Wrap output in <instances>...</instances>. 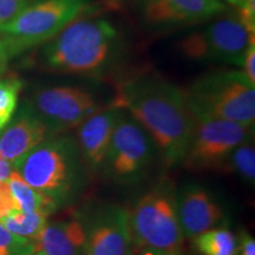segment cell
Segmentation results:
<instances>
[{"label":"cell","mask_w":255,"mask_h":255,"mask_svg":"<svg viewBox=\"0 0 255 255\" xmlns=\"http://www.w3.org/2000/svg\"><path fill=\"white\" fill-rule=\"evenodd\" d=\"M9 210H15L12 201L11 193L7 181L6 182H0V218L7 214Z\"/></svg>","instance_id":"26"},{"label":"cell","mask_w":255,"mask_h":255,"mask_svg":"<svg viewBox=\"0 0 255 255\" xmlns=\"http://www.w3.org/2000/svg\"><path fill=\"white\" fill-rule=\"evenodd\" d=\"M135 251L157 255L182 252L183 234L177 213V187L163 178L129 210Z\"/></svg>","instance_id":"4"},{"label":"cell","mask_w":255,"mask_h":255,"mask_svg":"<svg viewBox=\"0 0 255 255\" xmlns=\"http://www.w3.org/2000/svg\"><path fill=\"white\" fill-rule=\"evenodd\" d=\"M132 255H157V254H154V253H149V252H139V253L137 254L136 252H135V253H133Z\"/></svg>","instance_id":"31"},{"label":"cell","mask_w":255,"mask_h":255,"mask_svg":"<svg viewBox=\"0 0 255 255\" xmlns=\"http://www.w3.org/2000/svg\"><path fill=\"white\" fill-rule=\"evenodd\" d=\"M193 240L202 255H239V239L227 227L210 229Z\"/></svg>","instance_id":"18"},{"label":"cell","mask_w":255,"mask_h":255,"mask_svg":"<svg viewBox=\"0 0 255 255\" xmlns=\"http://www.w3.org/2000/svg\"><path fill=\"white\" fill-rule=\"evenodd\" d=\"M7 183L15 210L25 213H43L50 216L58 209V206L52 200L28 186L15 170L9 175Z\"/></svg>","instance_id":"17"},{"label":"cell","mask_w":255,"mask_h":255,"mask_svg":"<svg viewBox=\"0 0 255 255\" xmlns=\"http://www.w3.org/2000/svg\"><path fill=\"white\" fill-rule=\"evenodd\" d=\"M177 255H184V254H182V253H180V254H177Z\"/></svg>","instance_id":"34"},{"label":"cell","mask_w":255,"mask_h":255,"mask_svg":"<svg viewBox=\"0 0 255 255\" xmlns=\"http://www.w3.org/2000/svg\"><path fill=\"white\" fill-rule=\"evenodd\" d=\"M13 170V164L0 156V182H6Z\"/></svg>","instance_id":"29"},{"label":"cell","mask_w":255,"mask_h":255,"mask_svg":"<svg viewBox=\"0 0 255 255\" xmlns=\"http://www.w3.org/2000/svg\"><path fill=\"white\" fill-rule=\"evenodd\" d=\"M111 105L141 124L163 168L181 167L195 126L184 90L161 76L145 73L117 84Z\"/></svg>","instance_id":"1"},{"label":"cell","mask_w":255,"mask_h":255,"mask_svg":"<svg viewBox=\"0 0 255 255\" xmlns=\"http://www.w3.org/2000/svg\"><path fill=\"white\" fill-rule=\"evenodd\" d=\"M155 158L157 151L150 136L123 110L111 137L102 174L120 186H132L146 176Z\"/></svg>","instance_id":"7"},{"label":"cell","mask_w":255,"mask_h":255,"mask_svg":"<svg viewBox=\"0 0 255 255\" xmlns=\"http://www.w3.org/2000/svg\"><path fill=\"white\" fill-rule=\"evenodd\" d=\"M27 103L53 135L76 129L91 115L110 105L97 90L84 85L43 88Z\"/></svg>","instance_id":"9"},{"label":"cell","mask_w":255,"mask_h":255,"mask_svg":"<svg viewBox=\"0 0 255 255\" xmlns=\"http://www.w3.org/2000/svg\"><path fill=\"white\" fill-rule=\"evenodd\" d=\"M223 1H225L226 4H229V5L234 6V7L238 9V8L242 7V6L246 4L248 0H223Z\"/></svg>","instance_id":"30"},{"label":"cell","mask_w":255,"mask_h":255,"mask_svg":"<svg viewBox=\"0 0 255 255\" xmlns=\"http://www.w3.org/2000/svg\"><path fill=\"white\" fill-rule=\"evenodd\" d=\"M36 251V241L18 237L0 223V255H30Z\"/></svg>","instance_id":"22"},{"label":"cell","mask_w":255,"mask_h":255,"mask_svg":"<svg viewBox=\"0 0 255 255\" xmlns=\"http://www.w3.org/2000/svg\"><path fill=\"white\" fill-rule=\"evenodd\" d=\"M55 136L34 110L21 105L0 135V156L14 164L49 137Z\"/></svg>","instance_id":"15"},{"label":"cell","mask_w":255,"mask_h":255,"mask_svg":"<svg viewBox=\"0 0 255 255\" xmlns=\"http://www.w3.org/2000/svg\"><path fill=\"white\" fill-rule=\"evenodd\" d=\"M226 12V11H225ZM216 15L205 27L190 32L178 43L186 58L219 62L240 66L245 53L254 41L237 12Z\"/></svg>","instance_id":"8"},{"label":"cell","mask_w":255,"mask_h":255,"mask_svg":"<svg viewBox=\"0 0 255 255\" xmlns=\"http://www.w3.org/2000/svg\"><path fill=\"white\" fill-rule=\"evenodd\" d=\"M30 255H45V254H44L43 253V252H40V251H36V252H33V253H31Z\"/></svg>","instance_id":"32"},{"label":"cell","mask_w":255,"mask_h":255,"mask_svg":"<svg viewBox=\"0 0 255 255\" xmlns=\"http://www.w3.org/2000/svg\"><path fill=\"white\" fill-rule=\"evenodd\" d=\"M33 189L60 207L81 199L90 180L75 136L59 133L45 139L13 164Z\"/></svg>","instance_id":"3"},{"label":"cell","mask_w":255,"mask_h":255,"mask_svg":"<svg viewBox=\"0 0 255 255\" xmlns=\"http://www.w3.org/2000/svg\"><path fill=\"white\" fill-rule=\"evenodd\" d=\"M242 73L246 76V78L252 84L255 85V44L254 41L248 46V49L245 53L244 60L241 64Z\"/></svg>","instance_id":"25"},{"label":"cell","mask_w":255,"mask_h":255,"mask_svg":"<svg viewBox=\"0 0 255 255\" xmlns=\"http://www.w3.org/2000/svg\"><path fill=\"white\" fill-rule=\"evenodd\" d=\"M11 59H12V56H11V52H9L8 47L6 46L4 40L0 38V76L6 71L8 62Z\"/></svg>","instance_id":"28"},{"label":"cell","mask_w":255,"mask_h":255,"mask_svg":"<svg viewBox=\"0 0 255 255\" xmlns=\"http://www.w3.org/2000/svg\"><path fill=\"white\" fill-rule=\"evenodd\" d=\"M239 18L252 34L255 32V0H248L242 7L237 9Z\"/></svg>","instance_id":"24"},{"label":"cell","mask_w":255,"mask_h":255,"mask_svg":"<svg viewBox=\"0 0 255 255\" xmlns=\"http://www.w3.org/2000/svg\"><path fill=\"white\" fill-rule=\"evenodd\" d=\"M47 216L43 213H25L20 210H9L0 218V223L18 237L34 240L47 225Z\"/></svg>","instance_id":"19"},{"label":"cell","mask_w":255,"mask_h":255,"mask_svg":"<svg viewBox=\"0 0 255 255\" xmlns=\"http://www.w3.org/2000/svg\"><path fill=\"white\" fill-rule=\"evenodd\" d=\"M139 23L151 32L195 26L223 13V0H131Z\"/></svg>","instance_id":"11"},{"label":"cell","mask_w":255,"mask_h":255,"mask_svg":"<svg viewBox=\"0 0 255 255\" xmlns=\"http://www.w3.org/2000/svg\"><path fill=\"white\" fill-rule=\"evenodd\" d=\"M122 114V109L110 104L76 128L75 139L90 176L102 173L111 137Z\"/></svg>","instance_id":"14"},{"label":"cell","mask_w":255,"mask_h":255,"mask_svg":"<svg viewBox=\"0 0 255 255\" xmlns=\"http://www.w3.org/2000/svg\"><path fill=\"white\" fill-rule=\"evenodd\" d=\"M127 40L116 25L103 17H79L43 44L41 65L75 77H109L123 63Z\"/></svg>","instance_id":"2"},{"label":"cell","mask_w":255,"mask_h":255,"mask_svg":"<svg viewBox=\"0 0 255 255\" xmlns=\"http://www.w3.org/2000/svg\"><path fill=\"white\" fill-rule=\"evenodd\" d=\"M21 88L23 83L19 79H0V129H4L13 117Z\"/></svg>","instance_id":"21"},{"label":"cell","mask_w":255,"mask_h":255,"mask_svg":"<svg viewBox=\"0 0 255 255\" xmlns=\"http://www.w3.org/2000/svg\"><path fill=\"white\" fill-rule=\"evenodd\" d=\"M177 213L184 239H195L210 229L226 227L228 216L212 190L197 182L177 188Z\"/></svg>","instance_id":"13"},{"label":"cell","mask_w":255,"mask_h":255,"mask_svg":"<svg viewBox=\"0 0 255 255\" xmlns=\"http://www.w3.org/2000/svg\"><path fill=\"white\" fill-rule=\"evenodd\" d=\"M45 255H85V229L82 218L47 223L36 239Z\"/></svg>","instance_id":"16"},{"label":"cell","mask_w":255,"mask_h":255,"mask_svg":"<svg viewBox=\"0 0 255 255\" xmlns=\"http://www.w3.org/2000/svg\"><path fill=\"white\" fill-rule=\"evenodd\" d=\"M28 5L27 0H0V28L14 20Z\"/></svg>","instance_id":"23"},{"label":"cell","mask_w":255,"mask_h":255,"mask_svg":"<svg viewBox=\"0 0 255 255\" xmlns=\"http://www.w3.org/2000/svg\"><path fill=\"white\" fill-rule=\"evenodd\" d=\"M253 137L247 138L233 150L223 168L238 175L244 182L252 187L255 183V148Z\"/></svg>","instance_id":"20"},{"label":"cell","mask_w":255,"mask_h":255,"mask_svg":"<svg viewBox=\"0 0 255 255\" xmlns=\"http://www.w3.org/2000/svg\"><path fill=\"white\" fill-rule=\"evenodd\" d=\"M92 0H39L28 5L14 20L0 28L12 58L43 45L73 20L88 13Z\"/></svg>","instance_id":"6"},{"label":"cell","mask_w":255,"mask_h":255,"mask_svg":"<svg viewBox=\"0 0 255 255\" xmlns=\"http://www.w3.org/2000/svg\"><path fill=\"white\" fill-rule=\"evenodd\" d=\"M195 119L254 126L255 85L239 70H218L196 78L184 90Z\"/></svg>","instance_id":"5"},{"label":"cell","mask_w":255,"mask_h":255,"mask_svg":"<svg viewBox=\"0 0 255 255\" xmlns=\"http://www.w3.org/2000/svg\"><path fill=\"white\" fill-rule=\"evenodd\" d=\"M28 1V4H33V2H37V1H39V0H27Z\"/></svg>","instance_id":"33"},{"label":"cell","mask_w":255,"mask_h":255,"mask_svg":"<svg viewBox=\"0 0 255 255\" xmlns=\"http://www.w3.org/2000/svg\"><path fill=\"white\" fill-rule=\"evenodd\" d=\"M252 136H254V126L195 119L189 146L181 167L189 171L223 169L233 150Z\"/></svg>","instance_id":"10"},{"label":"cell","mask_w":255,"mask_h":255,"mask_svg":"<svg viewBox=\"0 0 255 255\" xmlns=\"http://www.w3.org/2000/svg\"><path fill=\"white\" fill-rule=\"evenodd\" d=\"M85 229V255H132L135 253L129 209L101 205L82 218Z\"/></svg>","instance_id":"12"},{"label":"cell","mask_w":255,"mask_h":255,"mask_svg":"<svg viewBox=\"0 0 255 255\" xmlns=\"http://www.w3.org/2000/svg\"><path fill=\"white\" fill-rule=\"evenodd\" d=\"M239 239V255H255V240L247 232H242Z\"/></svg>","instance_id":"27"}]
</instances>
